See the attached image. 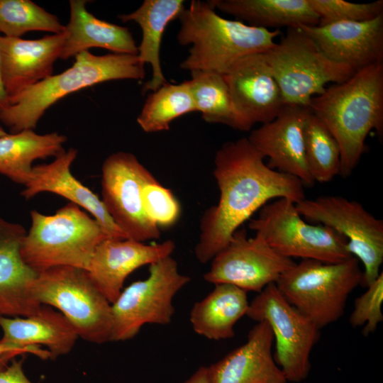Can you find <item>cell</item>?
I'll use <instances>...</instances> for the list:
<instances>
[{
    "label": "cell",
    "mask_w": 383,
    "mask_h": 383,
    "mask_svg": "<svg viewBox=\"0 0 383 383\" xmlns=\"http://www.w3.org/2000/svg\"><path fill=\"white\" fill-rule=\"evenodd\" d=\"M295 263L272 248L260 235L248 238L245 229H238L213 257L204 279L213 284H228L259 293Z\"/></svg>",
    "instance_id": "cell-14"
},
{
    "label": "cell",
    "mask_w": 383,
    "mask_h": 383,
    "mask_svg": "<svg viewBox=\"0 0 383 383\" xmlns=\"http://www.w3.org/2000/svg\"><path fill=\"white\" fill-rule=\"evenodd\" d=\"M311 112L326 126L338 143L340 175L350 176L365 150L368 134L383 133V63L359 71L344 82L334 84L311 100Z\"/></svg>",
    "instance_id": "cell-2"
},
{
    "label": "cell",
    "mask_w": 383,
    "mask_h": 383,
    "mask_svg": "<svg viewBox=\"0 0 383 383\" xmlns=\"http://www.w3.org/2000/svg\"><path fill=\"white\" fill-rule=\"evenodd\" d=\"M246 316L267 322L275 341L273 355L287 381L300 382L311 369L310 355L320 338V328L289 304L274 283L265 287L249 303Z\"/></svg>",
    "instance_id": "cell-11"
},
{
    "label": "cell",
    "mask_w": 383,
    "mask_h": 383,
    "mask_svg": "<svg viewBox=\"0 0 383 383\" xmlns=\"http://www.w3.org/2000/svg\"><path fill=\"white\" fill-rule=\"evenodd\" d=\"M87 3L86 0L70 1V21L65 26L60 59L67 60L92 48L138 55V46L129 29L97 18L87 10Z\"/></svg>",
    "instance_id": "cell-24"
},
{
    "label": "cell",
    "mask_w": 383,
    "mask_h": 383,
    "mask_svg": "<svg viewBox=\"0 0 383 383\" xmlns=\"http://www.w3.org/2000/svg\"><path fill=\"white\" fill-rule=\"evenodd\" d=\"M9 106L8 96L4 89L0 75V111Z\"/></svg>",
    "instance_id": "cell-39"
},
{
    "label": "cell",
    "mask_w": 383,
    "mask_h": 383,
    "mask_svg": "<svg viewBox=\"0 0 383 383\" xmlns=\"http://www.w3.org/2000/svg\"><path fill=\"white\" fill-rule=\"evenodd\" d=\"M188 80L196 111L207 123H220L235 129V118L229 89L224 75L192 71Z\"/></svg>",
    "instance_id": "cell-30"
},
{
    "label": "cell",
    "mask_w": 383,
    "mask_h": 383,
    "mask_svg": "<svg viewBox=\"0 0 383 383\" xmlns=\"http://www.w3.org/2000/svg\"><path fill=\"white\" fill-rule=\"evenodd\" d=\"M264 159L248 138L228 141L217 150L213 174L220 195L218 203L207 209L201 219L194 248L201 263L211 261L239 227L269 201L285 198L296 204L306 199L301 180L270 168Z\"/></svg>",
    "instance_id": "cell-1"
},
{
    "label": "cell",
    "mask_w": 383,
    "mask_h": 383,
    "mask_svg": "<svg viewBox=\"0 0 383 383\" xmlns=\"http://www.w3.org/2000/svg\"><path fill=\"white\" fill-rule=\"evenodd\" d=\"M23 360H12L10 364L0 370V383H33L23 369Z\"/></svg>",
    "instance_id": "cell-36"
},
{
    "label": "cell",
    "mask_w": 383,
    "mask_h": 383,
    "mask_svg": "<svg viewBox=\"0 0 383 383\" xmlns=\"http://www.w3.org/2000/svg\"><path fill=\"white\" fill-rule=\"evenodd\" d=\"M142 200L146 216L159 228L172 226L178 221L181 213L178 200L156 179L145 184Z\"/></svg>",
    "instance_id": "cell-34"
},
{
    "label": "cell",
    "mask_w": 383,
    "mask_h": 383,
    "mask_svg": "<svg viewBox=\"0 0 383 383\" xmlns=\"http://www.w3.org/2000/svg\"><path fill=\"white\" fill-rule=\"evenodd\" d=\"M296 207L306 221L328 226L347 240L350 253L364 267L362 285L367 287L378 277L383 262L382 219L360 202L340 196L304 199Z\"/></svg>",
    "instance_id": "cell-12"
},
{
    "label": "cell",
    "mask_w": 383,
    "mask_h": 383,
    "mask_svg": "<svg viewBox=\"0 0 383 383\" xmlns=\"http://www.w3.org/2000/svg\"><path fill=\"white\" fill-rule=\"evenodd\" d=\"M304 155L314 182L325 183L340 174V155L337 141L321 121L310 113L304 132Z\"/></svg>",
    "instance_id": "cell-31"
},
{
    "label": "cell",
    "mask_w": 383,
    "mask_h": 383,
    "mask_svg": "<svg viewBox=\"0 0 383 383\" xmlns=\"http://www.w3.org/2000/svg\"><path fill=\"white\" fill-rule=\"evenodd\" d=\"M74 57L67 70L8 99L9 106L0 111V121L11 133L33 130L47 109L69 94L108 81L145 77L144 65L138 55H95L85 51Z\"/></svg>",
    "instance_id": "cell-4"
},
{
    "label": "cell",
    "mask_w": 383,
    "mask_h": 383,
    "mask_svg": "<svg viewBox=\"0 0 383 383\" xmlns=\"http://www.w3.org/2000/svg\"><path fill=\"white\" fill-rule=\"evenodd\" d=\"M319 17L318 25L340 21H366L383 14V1L353 3L343 0H309Z\"/></svg>",
    "instance_id": "cell-33"
},
{
    "label": "cell",
    "mask_w": 383,
    "mask_h": 383,
    "mask_svg": "<svg viewBox=\"0 0 383 383\" xmlns=\"http://www.w3.org/2000/svg\"><path fill=\"white\" fill-rule=\"evenodd\" d=\"M0 343L11 360L23 353L53 360L71 352L79 338L62 313L43 305L28 316H0Z\"/></svg>",
    "instance_id": "cell-17"
},
{
    "label": "cell",
    "mask_w": 383,
    "mask_h": 383,
    "mask_svg": "<svg viewBox=\"0 0 383 383\" xmlns=\"http://www.w3.org/2000/svg\"><path fill=\"white\" fill-rule=\"evenodd\" d=\"M362 278L355 257L334 263L302 260L274 284L289 304L321 329L342 317L350 294Z\"/></svg>",
    "instance_id": "cell-6"
},
{
    "label": "cell",
    "mask_w": 383,
    "mask_h": 383,
    "mask_svg": "<svg viewBox=\"0 0 383 383\" xmlns=\"http://www.w3.org/2000/svg\"><path fill=\"white\" fill-rule=\"evenodd\" d=\"M64 39V31L35 40L0 35V75L8 99L52 75Z\"/></svg>",
    "instance_id": "cell-20"
},
{
    "label": "cell",
    "mask_w": 383,
    "mask_h": 383,
    "mask_svg": "<svg viewBox=\"0 0 383 383\" xmlns=\"http://www.w3.org/2000/svg\"><path fill=\"white\" fill-rule=\"evenodd\" d=\"M10 360H12L9 350L0 343V370L5 367Z\"/></svg>",
    "instance_id": "cell-38"
},
{
    "label": "cell",
    "mask_w": 383,
    "mask_h": 383,
    "mask_svg": "<svg viewBox=\"0 0 383 383\" xmlns=\"http://www.w3.org/2000/svg\"><path fill=\"white\" fill-rule=\"evenodd\" d=\"M235 113V129L248 131L272 121L286 105L264 52L238 60L224 74Z\"/></svg>",
    "instance_id": "cell-15"
},
{
    "label": "cell",
    "mask_w": 383,
    "mask_h": 383,
    "mask_svg": "<svg viewBox=\"0 0 383 383\" xmlns=\"http://www.w3.org/2000/svg\"><path fill=\"white\" fill-rule=\"evenodd\" d=\"M183 383H209L207 367H199L187 380Z\"/></svg>",
    "instance_id": "cell-37"
},
{
    "label": "cell",
    "mask_w": 383,
    "mask_h": 383,
    "mask_svg": "<svg viewBox=\"0 0 383 383\" xmlns=\"http://www.w3.org/2000/svg\"><path fill=\"white\" fill-rule=\"evenodd\" d=\"M178 19L181 24L178 43L192 45L179 67L190 72L224 75L242 57L268 51L281 34L279 29L254 27L223 18L208 1L199 0L192 1Z\"/></svg>",
    "instance_id": "cell-3"
},
{
    "label": "cell",
    "mask_w": 383,
    "mask_h": 383,
    "mask_svg": "<svg viewBox=\"0 0 383 383\" xmlns=\"http://www.w3.org/2000/svg\"><path fill=\"white\" fill-rule=\"evenodd\" d=\"M77 152V150L70 148L48 164L33 166L31 177L24 185L21 196L30 199L43 192L57 194L89 213L109 238L128 239L108 213L101 199L72 174L71 166Z\"/></svg>",
    "instance_id": "cell-21"
},
{
    "label": "cell",
    "mask_w": 383,
    "mask_h": 383,
    "mask_svg": "<svg viewBox=\"0 0 383 383\" xmlns=\"http://www.w3.org/2000/svg\"><path fill=\"white\" fill-rule=\"evenodd\" d=\"M66 141L57 132L38 134L31 129L1 136L0 174L24 186L31 177L33 162L62 153Z\"/></svg>",
    "instance_id": "cell-28"
},
{
    "label": "cell",
    "mask_w": 383,
    "mask_h": 383,
    "mask_svg": "<svg viewBox=\"0 0 383 383\" xmlns=\"http://www.w3.org/2000/svg\"><path fill=\"white\" fill-rule=\"evenodd\" d=\"M27 231L0 216V316L24 317L42 305L30 294L38 273L23 260L21 248Z\"/></svg>",
    "instance_id": "cell-23"
},
{
    "label": "cell",
    "mask_w": 383,
    "mask_h": 383,
    "mask_svg": "<svg viewBox=\"0 0 383 383\" xmlns=\"http://www.w3.org/2000/svg\"><path fill=\"white\" fill-rule=\"evenodd\" d=\"M30 294L41 305L53 306L62 313L79 338L96 344L111 341V304L86 270L57 266L39 272Z\"/></svg>",
    "instance_id": "cell-7"
},
{
    "label": "cell",
    "mask_w": 383,
    "mask_h": 383,
    "mask_svg": "<svg viewBox=\"0 0 383 383\" xmlns=\"http://www.w3.org/2000/svg\"><path fill=\"white\" fill-rule=\"evenodd\" d=\"M6 134H7V133H6V131L4 129V128L2 127V126L0 124V137H1V136H3V135H5Z\"/></svg>",
    "instance_id": "cell-40"
},
{
    "label": "cell",
    "mask_w": 383,
    "mask_h": 383,
    "mask_svg": "<svg viewBox=\"0 0 383 383\" xmlns=\"http://www.w3.org/2000/svg\"><path fill=\"white\" fill-rule=\"evenodd\" d=\"M184 9L182 0H145L133 12L118 16L123 22H135L142 30L138 57L143 65L150 64L152 72L151 79L143 87V93L155 91L167 83L160 58L162 38L167 25L179 18Z\"/></svg>",
    "instance_id": "cell-25"
},
{
    "label": "cell",
    "mask_w": 383,
    "mask_h": 383,
    "mask_svg": "<svg viewBox=\"0 0 383 383\" xmlns=\"http://www.w3.org/2000/svg\"><path fill=\"white\" fill-rule=\"evenodd\" d=\"M273 341L270 325L257 322L245 343L206 367L209 383H287L272 355Z\"/></svg>",
    "instance_id": "cell-22"
},
{
    "label": "cell",
    "mask_w": 383,
    "mask_h": 383,
    "mask_svg": "<svg viewBox=\"0 0 383 383\" xmlns=\"http://www.w3.org/2000/svg\"><path fill=\"white\" fill-rule=\"evenodd\" d=\"M311 113L308 106L286 104L271 121L254 129L248 139L274 170L298 178L304 186L314 184L304 155V132Z\"/></svg>",
    "instance_id": "cell-16"
},
{
    "label": "cell",
    "mask_w": 383,
    "mask_h": 383,
    "mask_svg": "<svg viewBox=\"0 0 383 383\" xmlns=\"http://www.w3.org/2000/svg\"><path fill=\"white\" fill-rule=\"evenodd\" d=\"M285 104L309 107L329 82L340 84L355 71L327 57L300 28H287L279 43L264 52Z\"/></svg>",
    "instance_id": "cell-8"
},
{
    "label": "cell",
    "mask_w": 383,
    "mask_h": 383,
    "mask_svg": "<svg viewBox=\"0 0 383 383\" xmlns=\"http://www.w3.org/2000/svg\"><path fill=\"white\" fill-rule=\"evenodd\" d=\"M248 227L288 258L334 263L353 257L343 236L324 225L307 223L296 204L285 198L264 205Z\"/></svg>",
    "instance_id": "cell-9"
},
{
    "label": "cell",
    "mask_w": 383,
    "mask_h": 383,
    "mask_svg": "<svg viewBox=\"0 0 383 383\" xmlns=\"http://www.w3.org/2000/svg\"><path fill=\"white\" fill-rule=\"evenodd\" d=\"M30 214V227L21 253L37 273L57 266L86 270L96 247L109 238L99 222L73 203L52 215L36 210Z\"/></svg>",
    "instance_id": "cell-5"
},
{
    "label": "cell",
    "mask_w": 383,
    "mask_h": 383,
    "mask_svg": "<svg viewBox=\"0 0 383 383\" xmlns=\"http://www.w3.org/2000/svg\"><path fill=\"white\" fill-rule=\"evenodd\" d=\"M215 9L248 25L265 29L315 26L319 17L309 0H211Z\"/></svg>",
    "instance_id": "cell-26"
},
{
    "label": "cell",
    "mask_w": 383,
    "mask_h": 383,
    "mask_svg": "<svg viewBox=\"0 0 383 383\" xmlns=\"http://www.w3.org/2000/svg\"><path fill=\"white\" fill-rule=\"evenodd\" d=\"M249 303L245 290L228 284H215L190 311L193 330L210 340L230 339L235 335V323L246 316Z\"/></svg>",
    "instance_id": "cell-27"
},
{
    "label": "cell",
    "mask_w": 383,
    "mask_h": 383,
    "mask_svg": "<svg viewBox=\"0 0 383 383\" xmlns=\"http://www.w3.org/2000/svg\"><path fill=\"white\" fill-rule=\"evenodd\" d=\"M174 249L172 240L145 244L130 239L107 238L96 247L86 270L98 290L112 304L133 272L171 256Z\"/></svg>",
    "instance_id": "cell-19"
},
{
    "label": "cell",
    "mask_w": 383,
    "mask_h": 383,
    "mask_svg": "<svg viewBox=\"0 0 383 383\" xmlns=\"http://www.w3.org/2000/svg\"><path fill=\"white\" fill-rule=\"evenodd\" d=\"M194 111L188 80L178 84L167 82L148 95L137 123L145 133L165 131L174 119Z\"/></svg>",
    "instance_id": "cell-29"
},
{
    "label": "cell",
    "mask_w": 383,
    "mask_h": 383,
    "mask_svg": "<svg viewBox=\"0 0 383 383\" xmlns=\"http://www.w3.org/2000/svg\"><path fill=\"white\" fill-rule=\"evenodd\" d=\"M189 281L172 256L150 265L148 277L123 289L111 304V341L130 340L145 324H169L174 313L173 299Z\"/></svg>",
    "instance_id": "cell-10"
},
{
    "label": "cell",
    "mask_w": 383,
    "mask_h": 383,
    "mask_svg": "<svg viewBox=\"0 0 383 383\" xmlns=\"http://www.w3.org/2000/svg\"><path fill=\"white\" fill-rule=\"evenodd\" d=\"M367 290L355 299L354 308L350 316V324L362 327V335L373 333L383 321V273L367 287Z\"/></svg>",
    "instance_id": "cell-35"
},
{
    "label": "cell",
    "mask_w": 383,
    "mask_h": 383,
    "mask_svg": "<svg viewBox=\"0 0 383 383\" xmlns=\"http://www.w3.org/2000/svg\"><path fill=\"white\" fill-rule=\"evenodd\" d=\"M299 28L327 57L355 72L383 63V14L366 21H340Z\"/></svg>",
    "instance_id": "cell-18"
},
{
    "label": "cell",
    "mask_w": 383,
    "mask_h": 383,
    "mask_svg": "<svg viewBox=\"0 0 383 383\" xmlns=\"http://www.w3.org/2000/svg\"><path fill=\"white\" fill-rule=\"evenodd\" d=\"M154 179L131 152H114L103 162L101 201L128 239L145 243L160 237V228L146 216L142 200L144 186Z\"/></svg>",
    "instance_id": "cell-13"
},
{
    "label": "cell",
    "mask_w": 383,
    "mask_h": 383,
    "mask_svg": "<svg viewBox=\"0 0 383 383\" xmlns=\"http://www.w3.org/2000/svg\"><path fill=\"white\" fill-rule=\"evenodd\" d=\"M65 26L54 14L30 0H0V33L21 38L30 31L61 33Z\"/></svg>",
    "instance_id": "cell-32"
}]
</instances>
